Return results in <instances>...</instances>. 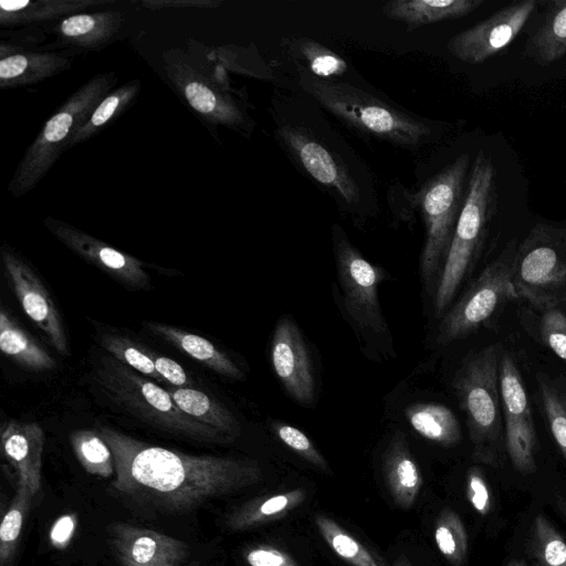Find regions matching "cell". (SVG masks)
<instances>
[{"label": "cell", "instance_id": "1", "mask_svg": "<svg viewBox=\"0 0 566 566\" xmlns=\"http://www.w3.org/2000/svg\"><path fill=\"white\" fill-rule=\"evenodd\" d=\"M96 431L113 453L111 486L115 493L159 513L188 514L262 479L253 460L187 454L146 444L107 427Z\"/></svg>", "mask_w": 566, "mask_h": 566}, {"label": "cell", "instance_id": "2", "mask_svg": "<svg viewBox=\"0 0 566 566\" xmlns=\"http://www.w3.org/2000/svg\"><path fill=\"white\" fill-rule=\"evenodd\" d=\"M496 168L480 150L468 179L464 203L433 294L434 315L441 318L470 279L484 250L497 212Z\"/></svg>", "mask_w": 566, "mask_h": 566}, {"label": "cell", "instance_id": "3", "mask_svg": "<svg viewBox=\"0 0 566 566\" xmlns=\"http://www.w3.org/2000/svg\"><path fill=\"white\" fill-rule=\"evenodd\" d=\"M503 343L467 355L452 379L464 413L473 461L497 468L506 457L499 363Z\"/></svg>", "mask_w": 566, "mask_h": 566}, {"label": "cell", "instance_id": "4", "mask_svg": "<svg viewBox=\"0 0 566 566\" xmlns=\"http://www.w3.org/2000/svg\"><path fill=\"white\" fill-rule=\"evenodd\" d=\"M116 83L114 72L96 74L59 106L18 164L8 184L12 196L28 193L46 176L61 154L67 150L75 133Z\"/></svg>", "mask_w": 566, "mask_h": 566}, {"label": "cell", "instance_id": "5", "mask_svg": "<svg viewBox=\"0 0 566 566\" xmlns=\"http://www.w3.org/2000/svg\"><path fill=\"white\" fill-rule=\"evenodd\" d=\"M300 84L336 117L380 139L416 146L431 133L423 122L350 84L321 78L307 72L301 73Z\"/></svg>", "mask_w": 566, "mask_h": 566}, {"label": "cell", "instance_id": "6", "mask_svg": "<svg viewBox=\"0 0 566 566\" xmlns=\"http://www.w3.org/2000/svg\"><path fill=\"white\" fill-rule=\"evenodd\" d=\"M469 165L470 155L461 154L428 180L417 195L426 227L420 274L433 294L464 203Z\"/></svg>", "mask_w": 566, "mask_h": 566}, {"label": "cell", "instance_id": "7", "mask_svg": "<svg viewBox=\"0 0 566 566\" xmlns=\"http://www.w3.org/2000/svg\"><path fill=\"white\" fill-rule=\"evenodd\" d=\"M517 247V240L511 239L447 310L437 329L438 346L467 338L518 300L512 282Z\"/></svg>", "mask_w": 566, "mask_h": 566}, {"label": "cell", "instance_id": "8", "mask_svg": "<svg viewBox=\"0 0 566 566\" xmlns=\"http://www.w3.org/2000/svg\"><path fill=\"white\" fill-rule=\"evenodd\" d=\"M97 379L119 405L166 430L203 441H232L218 430L190 418L178 408L167 389L114 357L102 360Z\"/></svg>", "mask_w": 566, "mask_h": 566}, {"label": "cell", "instance_id": "9", "mask_svg": "<svg viewBox=\"0 0 566 566\" xmlns=\"http://www.w3.org/2000/svg\"><path fill=\"white\" fill-rule=\"evenodd\" d=\"M518 300L531 306L566 302V227L536 223L518 243L513 277Z\"/></svg>", "mask_w": 566, "mask_h": 566}, {"label": "cell", "instance_id": "10", "mask_svg": "<svg viewBox=\"0 0 566 566\" xmlns=\"http://www.w3.org/2000/svg\"><path fill=\"white\" fill-rule=\"evenodd\" d=\"M505 450L513 467L523 474L537 470L538 436L534 401L513 349L503 344L499 363Z\"/></svg>", "mask_w": 566, "mask_h": 566}, {"label": "cell", "instance_id": "11", "mask_svg": "<svg viewBox=\"0 0 566 566\" xmlns=\"http://www.w3.org/2000/svg\"><path fill=\"white\" fill-rule=\"evenodd\" d=\"M334 250L343 304L357 328L365 334H388L378 300V286L386 272L366 260L336 227Z\"/></svg>", "mask_w": 566, "mask_h": 566}, {"label": "cell", "instance_id": "12", "mask_svg": "<svg viewBox=\"0 0 566 566\" xmlns=\"http://www.w3.org/2000/svg\"><path fill=\"white\" fill-rule=\"evenodd\" d=\"M537 0H521L505 6L457 33L447 43L449 52L469 64H481L506 49L536 10Z\"/></svg>", "mask_w": 566, "mask_h": 566}, {"label": "cell", "instance_id": "13", "mask_svg": "<svg viewBox=\"0 0 566 566\" xmlns=\"http://www.w3.org/2000/svg\"><path fill=\"white\" fill-rule=\"evenodd\" d=\"M4 272L24 314L61 355L69 345L60 313L35 272L11 250L1 252Z\"/></svg>", "mask_w": 566, "mask_h": 566}, {"label": "cell", "instance_id": "14", "mask_svg": "<svg viewBox=\"0 0 566 566\" xmlns=\"http://www.w3.org/2000/svg\"><path fill=\"white\" fill-rule=\"evenodd\" d=\"M273 370L286 392L300 405L311 406L315 398L312 360L297 325L282 317L271 340Z\"/></svg>", "mask_w": 566, "mask_h": 566}, {"label": "cell", "instance_id": "15", "mask_svg": "<svg viewBox=\"0 0 566 566\" xmlns=\"http://www.w3.org/2000/svg\"><path fill=\"white\" fill-rule=\"evenodd\" d=\"M277 135L290 154L317 182L333 188L350 205L360 200V190L345 166L307 129L284 125Z\"/></svg>", "mask_w": 566, "mask_h": 566}, {"label": "cell", "instance_id": "16", "mask_svg": "<svg viewBox=\"0 0 566 566\" xmlns=\"http://www.w3.org/2000/svg\"><path fill=\"white\" fill-rule=\"evenodd\" d=\"M44 226L71 251L122 283L135 289H143L149 283V276L140 260L109 247L65 221L48 217Z\"/></svg>", "mask_w": 566, "mask_h": 566}, {"label": "cell", "instance_id": "17", "mask_svg": "<svg viewBox=\"0 0 566 566\" xmlns=\"http://www.w3.org/2000/svg\"><path fill=\"white\" fill-rule=\"evenodd\" d=\"M166 73L188 105L206 120L242 127L247 117L237 103L180 59L165 55Z\"/></svg>", "mask_w": 566, "mask_h": 566}, {"label": "cell", "instance_id": "18", "mask_svg": "<svg viewBox=\"0 0 566 566\" xmlns=\"http://www.w3.org/2000/svg\"><path fill=\"white\" fill-rule=\"evenodd\" d=\"M109 534L122 566L181 565L189 555L185 542L155 530L115 523Z\"/></svg>", "mask_w": 566, "mask_h": 566}, {"label": "cell", "instance_id": "19", "mask_svg": "<svg viewBox=\"0 0 566 566\" xmlns=\"http://www.w3.org/2000/svg\"><path fill=\"white\" fill-rule=\"evenodd\" d=\"M1 453L12 470L15 483L25 485L33 496L41 488L43 429L36 422L7 420L1 426Z\"/></svg>", "mask_w": 566, "mask_h": 566}, {"label": "cell", "instance_id": "20", "mask_svg": "<svg viewBox=\"0 0 566 566\" xmlns=\"http://www.w3.org/2000/svg\"><path fill=\"white\" fill-rule=\"evenodd\" d=\"M539 20L528 33L523 56L548 66L566 54V0L539 1Z\"/></svg>", "mask_w": 566, "mask_h": 566}, {"label": "cell", "instance_id": "21", "mask_svg": "<svg viewBox=\"0 0 566 566\" xmlns=\"http://www.w3.org/2000/svg\"><path fill=\"white\" fill-rule=\"evenodd\" d=\"M533 401L566 464V374L546 369L533 373Z\"/></svg>", "mask_w": 566, "mask_h": 566}, {"label": "cell", "instance_id": "22", "mask_svg": "<svg viewBox=\"0 0 566 566\" xmlns=\"http://www.w3.org/2000/svg\"><path fill=\"white\" fill-rule=\"evenodd\" d=\"M124 20V14L115 10L76 13L61 20L55 32L64 44L82 50H99L115 38Z\"/></svg>", "mask_w": 566, "mask_h": 566}, {"label": "cell", "instance_id": "23", "mask_svg": "<svg viewBox=\"0 0 566 566\" xmlns=\"http://www.w3.org/2000/svg\"><path fill=\"white\" fill-rule=\"evenodd\" d=\"M69 57L54 52H1L0 87L2 90L34 84L70 67Z\"/></svg>", "mask_w": 566, "mask_h": 566}, {"label": "cell", "instance_id": "24", "mask_svg": "<svg viewBox=\"0 0 566 566\" xmlns=\"http://www.w3.org/2000/svg\"><path fill=\"white\" fill-rule=\"evenodd\" d=\"M382 467L395 502L402 509L411 507L422 486V476L401 432L390 440Z\"/></svg>", "mask_w": 566, "mask_h": 566}, {"label": "cell", "instance_id": "25", "mask_svg": "<svg viewBox=\"0 0 566 566\" xmlns=\"http://www.w3.org/2000/svg\"><path fill=\"white\" fill-rule=\"evenodd\" d=\"M484 0H395L382 11L387 18L406 23L409 30L444 20H455L475 11Z\"/></svg>", "mask_w": 566, "mask_h": 566}, {"label": "cell", "instance_id": "26", "mask_svg": "<svg viewBox=\"0 0 566 566\" xmlns=\"http://www.w3.org/2000/svg\"><path fill=\"white\" fill-rule=\"evenodd\" d=\"M111 0H1L0 24L15 27L80 13L90 7L112 4Z\"/></svg>", "mask_w": 566, "mask_h": 566}, {"label": "cell", "instance_id": "27", "mask_svg": "<svg viewBox=\"0 0 566 566\" xmlns=\"http://www.w3.org/2000/svg\"><path fill=\"white\" fill-rule=\"evenodd\" d=\"M147 325L153 333L213 371L232 379L244 378L243 371L232 359L207 338L163 323L149 322Z\"/></svg>", "mask_w": 566, "mask_h": 566}, {"label": "cell", "instance_id": "28", "mask_svg": "<svg viewBox=\"0 0 566 566\" xmlns=\"http://www.w3.org/2000/svg\"><path fill=\"white\" fill-rule=\"evenodd\" d=\"M405 416L412 429L424 439L442 447L462 440V429L452 409L437 402H416L406 407Z\"/></svg>", "mask_w": 566, "mask_h": 566}, {"label": "cell", "instance_id": "29", "mask_svg": "<svg viewBox=\"0 0 566 566\" xmlns=\"http://www.w3.org/2000/svg\"><path fill=\"white\" fill-rule=\"evenodd\" d=\"M175 403L196 421L209 426L230 439L240 434V424L234 415L207 394L190 387L167 389Z\"/></svg>", "mask_w": 566, "mask_h": 566}, {"label": "cell", "instance_id": "30", "mask_svg": "<svg viewBox=\"0 0 566 566\" xmlns=\"http://www.w3.org/2000/svg\"><path fill=\"white\" fill-rule=\"evenodd\" d=\"M0 348L4 355L32 370H51L54 358L4 308L0 311Z\"/></svg>", "mask_w": 566, "mask_h": 566}, {"label": "cell", "instance_id": "31", "mask_svg": "<svg viewBox=\"0 0 566 566\" xmlns=\"http://www.w3.org/2000/svg\"><path fill=\"white\" fill-rule=\"evenodd\" d=\"M305 499L306 492L295 489L254 500L232 512L227 518V526L239 532L262 525L287 514Z\"/></svg>", "mask_w": 566, "mask_h": 566}, {"label": "cell", "instance_id": "32", "mask_svg": "<svg viewBox=\"0 0 566 566\" xmlns=\"http://www.w3.org/2000/svg\"><path fill=\"white\" fill-rule=\"evenodd\" d=\"M525 305V328L535 340L566 363V310L562 306Z\"/></svg>", "mask_w": 566, "mask_h": 566}, {"label": "cell", "instance_id": "33", "mask_svg": "<svg viewBox=\"0 0 566 566\" xmlns=\"http://www.w3.org/2000/svg\"><path fill=\"white\" fill-rule=\"evenodd\" d=\"M139 91V80L129 81L124 85L113 90L97 104L87 120L75 133L67 146V149L91 138L113 119H115L118 115H120L124 111H126L136 99Z\"/></svg>", "mask_w": 566, "mask_h": 566}, {"label": "cell", "instance_id": "34", "mask_svg": "<svg viewBox=\"0 0 566 566\" xmlns=\"http://www.w3.org/2000/svg\"><path fill=\"white\" fill-rule=\"evenodd\" d=\"M526 553L535 566H566V541L544 515L533 521Z\"/></svg>", "mask_w": 566, "mask_h": 566}, {"label": "cell", "instance_id": "35", "mask_svg": "<svg viewBox=\"0 0 566 566\" xmlns=\"http://www.w3.org/2000/svg\"><path fill=\"white\" fill-rule=\"evenodd\" d=\"M33 497L25 485L17 483L15 493L1 521L0 566H10L14 558L24 520Z\"/></svg>", "mask_w": 566, "mask_h": 566}, {"label": "cell", "instance_id": "36", "mask_svg": "<svg viewBox=\"0 0 566 566\" xmlns=\"http://www.w3.org/2000/svg\"><path fill=\"white\" fill-rule=\"evenodd\" d=\"M70 441L86 472L101 478H109L115 472L113 453L97 431L76 430Z\"/></svg>", "mask_w": 566, "mask_h": 566}, {"label": "cell", "instance_id": "37", "mask_svg": "<svg viewBox=\"0 0 566 566\" xmlns=\"http://www.w3.org/2000/svg\"><path fill=\"white\" fill-rule=\"evenodd\" d=\"M315 524L328 546L352 566H380L371 553L334 520L317 514Z\"/></svg>", "mask_w": 566, "mask_h": 566}, {"label": "cell", "instance_id": "38", "mask_svg": "<svg viewBox=\"0 0 566 566\" xmlns=\"http://www.w3.org/2000/svg\"><path fill=\"white\" fill-rule=\"evenodd\" d=\"M434 542L439 552L452 566H461L467 557L468 534L459 515L444 509L434 526Z\"/></svg>", "mask_w": 566, "mask_h": 566}, {"label": "cell", "instance_id": "39", "mask_svg": "<svg viewBox=\"0 0 566 566\" xmlns=\"http://www.w3.org/2000/svg\"><path fill=\"white\" fill-rule=\"evenodd\" d=\"M101 344L116 360L160 384H166L156 370L153 353L142 348L129 338L104 334Z\"/></svg>", "mask_w": 566, "mask_h": 566}, {"label": "cell", "instance_id": "40", "mask_svg": "<svg viewBox=\"0 0 566 566\" xmlns=\"http://www.w3.org/2000/svg\"><path fill=\"white\" fill-rule=\"evenodd\" d=\"M298 50L308 63L312 74L326 78L343 75L348 66L344 59L324 45L310 39L298 42Z\"/></svg>", "mask_w": 566, "mask_h": 566}, {"label": "cell", "instance_id": "41", "mask_svg": "<svg viewBox=\"0 0 566 566\" xmlns=\"http://www.w3.org/2000/svg\"><path fill=\"white\" fill-rule=\"evenodd\" d=\"M271 429L290 449L316 468L327 471L328 463L310 438L298 428L281 421H273Z\"/></svg>", "mask_w": 566, "mask_h": 566}, {"label": "cell", "instance_id": "42", "mask_svg": "<svg viewBox=\"0 0 566 566\" xmlns=\"http://www.w3.org/2000/svg\"><path fill=\"white\" fill-rule=\"evenodd\" d=\"M467 495L473 509L481 515H486L491 509L490 489L482 470L472 467L467 475Z\"/></svg>", "mask_w": 566, "mask_h": 566}, {"label": "cell", "instance_id": "43", "mask_svg": "<svg viewBox=\"0 0 566 566\" xmlns=\"http://www.w3.org/2000/svg\"><path fill=\"white\" fill-rule=\"evenodd\" d=\"M244 559L249 566H298L292 556L269 545L249 548L244 554Z\"/></svg>", "mask_w": 566, "mask_h": 566}, {"label": "cell", "instance_id": "44", "mask_svg": "<svg viewBox=\"0 0 566 566\" xmlns=\"http://www.w3.org/2000/svg\"><path fill=\"white\" fill-rule=\"evenodd\" d=\"M153 356L156 370L166 384L174 387H188L190 385L191 381L181 365L166 356L155 355L154 353Z\"/></svg>", "mask_w": 566, "mask_h": 566}, {"label": "cell", "instance_id": "45", "mask_svg": "<svg viewBox=\"0 0 566 566\" xmlns=\"http://www.w3.org/2000/svg\"><path fill=\"white\" fill-rule=\"evenodd\" d=\"M76 526V518L72 514L61 516L53 524L50 539L54 547L64 548L72 538Z\"/></svg>", "mask_w": 566, "mask_h": 566}, {"label": "cell", "instance_id": "46", "mask_svg": "<svg viewBox=\"0 0 566 566\" xmlns=\"http://www.w3.org/2000/svg\"><path fill=\"white\" fill-rule=\"evenodd\" d=\"M142 4L147 8V9H151V10H159V9H167V8H176V7H180V8H192V7H198V8H211V7H218L220 4L219 1H209V0H186V1H182V0H179V1H172V0H169V1H166V0H147V1H143Z\"/></svg>", "mask_w": 566, "mask_h": 566}, {"label": "cell", "instance_id": "47", "mask_svg": "<svg viewBox=\"0 0 566 566\" xmlns=\"http://www.w3.org/2000/svg\"><path fill=\"white\" fill-rule=\"evenodd\" d=\"M556 507L562 514V516L566 520V497H556Z\"/></svg>", "mask_w": 566, "mask_h": 566}, {"label": "cell", "instance_id": "48", "mask_svg": "<svg viewBox=\"0 0 566 566\" xmlns=\"http://www.w3.org/2000/svg\"><path fill=\"white\" fill-rule=\"evenodd\" d=\"M394 566H410L409 562L405 557H400L396 560Z\"/></svg>", "mask_w": 566, "mask_h": 566}, {"label": "cell", "instance_id": "49", "mask_svg": "<svg viewBox=\"0 0 566 566\" xmlns=\"http://www.w3.org/2000/svg\"><path fill=\"white\" fill-rule=\"evenodd\" d=\"M507 566H526L524 562L518 559H512L509 562Z\"/></svg>", "mask_w": 566, "mask_h": 566}, {"label": "cell", "instance_id": "50", "mask_svg": "<svg viewBox=\"0 0 566 566\" xmlns=\"http://www.w3.org/2000/svg\"><path fill=\"white\" fill-rule=\"evenodd\" d=\"M157 566H181L179 564H163V565H157Z\"/></svg>", "mask_w": 566, "mask_h": 566}, {"label": "cell", "instance_id": "51", "mask_svg": "<svg viewBox=\"0 0 566 566\" xmlns=\"http://www.w3.org/2000/svg\"><path fill=\"white\" fill-rule=\"evenodd\" d=\"M562 307H564L566 310V302L562 305Z\"/></svg>", "mask_w": 566, "mask_h": 566}]
</instances>
